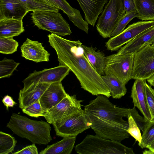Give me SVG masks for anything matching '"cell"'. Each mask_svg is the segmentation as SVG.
Returning <instances> with one entry per match:
<instances>
[{"label": "cell", "mask_w": 154, "mask_h": 154, "mask_svg": "<svg viewBox=\"0 0 154 154\" xmlns=\"http://www.w3.org/2000/svg\"><path fill=\"white\" fill-rule=\"evenodd\" d=\"M136 10L129 12H126L125 15L119 22L116 29L112 33L111 36H115L122 32L125 29L128 24L133 18L136 17Z\"/></svg>", "instance_id": "31"}, {"label": "cell", "mask_w": 154, "mask_h": 154, "mask_svg": "<svg viewBox=\"0 0 154 154\" xmlns=\"http://www.w3.org/2000/svg\"><path fill=\"white\" fill-rule=\"evenodd\" d=\"M51 84L43 83L38 85L34 88L19 93V107L21 109L39 100Z\"/></svg>", "instance_id": "21"}, {"label": "cell", "mask_w": 154, "mask_h": 154, "mask_svg": "<svg viewBox=\"0 0 154 154\" xmlns=\"http://www.w3.org/2000/svg\"><path fill=\"white\" fill-rule=\"evenodd\" d=\"M146 148L149 149V150H145L143 152L144 154H154V140L148 145Z\"/></svg>", "instance_id": "38"}, {"label": "cell", "mask_w": 154, "mask_h": 154, "mask_svg": "<svg viewBox=\"0 0 154 154\" xmlns=\"http://www.w3.org/2000/svg\"><path fill=\"white\" fill-rule=\"evenodd\" d=\"M7 127L16 135L27 139L32 143L46 145L52 140L51 127L47 122L33 120L13 113Z\"/></svg>", "instance_id": "3"}, {"label": "cell", "mask_w": 154, "mask_h": 154, "mask_svg": "<svg viewBox=\"0 0 154 154\" xmlns=\"http://www.w3.org/2000/svg\"></svg>", "instance_id": "43"}, {"label": "cell", "mask_w": 154, "mask_h": 154, "mask_svg": "<svg viewBox=\"0 0 154 154\" xmlns=\"http://www.w3.org/2000/svg\"><path fill=\"white\" fill-rule=\"evenodd\" d=\"M154 42V26L139 34L119 49L116 54L121 55L135 53L144 47L152 45Z\"/></svg>", "instance_id": "17"}, {"label": "cell", "mask_w": 154, "mask_h": 154, "mask_svg": "<svg viewBox=\"0 0 154 154\" xmlns=\"http://www.w3.org/2000/svg\"><path fill=\"white\" fill-rule=\"evenodd\" d=\"M50 45L55 50L59 65L67 66L75 74L81 88L93 95H103L109 98L110 91L83 52L82 43L72 41L53 33L48 35Z\"/></svg>", "instance_id": "2"}, {"label": "cell", "mask_w": 154, "mask_h": 154, "mask_svg": "<svg viewBox=\"0 0 154 154\" xmlns=\"http://www.w3.org/2000/svg\"><path fill=\"white\" fill-rule=\"evenodd\" d=\"M76 136H65L61 140L47 146L40 154H70L74 147Z\"/></svg>", "instance_id": "22"}, {"label": "cell", "mask_w": 154, "mask_h": 154, "mask_svg": "<svg viewBox=\"0 0 154 154\" xmlns=\"http://www.w3.org/2000/svg\"><path fill=\"white\" fill-rule=\"evenodd\" d=\"M38 149L35 144L28 146L20 150L13 153L14 154H38Z\"/></svg>", "instance_id": "35"}, {"label": "cell", "mask_w": 154, "mask_h": 154, "mask_svg": "<svg viewBox=\"0 0 154 154\" xmlns=\"http://www.w3.org/2000/svg\"><path fill=\"white\" fill-rule=\"evenodd\" d=\"M108 98L99 95L85 106L84 110L88 125L96 135L121 142L130 136L127 131L128 121L124 120L123 117L128 118L132 116L140 129L146 122L139 114L135 106L132 109L117 107Z\"/></svg>", "instance_id": "1"}, {"label": "cell", "mask_w": 154, "mask_h": 154, "mask_svg": "<svg viewBox=\"0 0 154 154\" xmlns=\"http://www.w3.org/2000/svg\"><path fill=\"white\" fill-rule=\"evenodd\" d=\"M147 81L150 86H153L154 88V73L147 80Z\"/></svg>", "instance_id": "39"}, {"label": "cell", "mask_w": 154, "mask_h": 154, "mask_svg": "<svg viewBox=\"0 0 154 154\" xmlns=\"http://www.w3.org/2000/svg\"><path fill=\"white\" fill-rule=\"evenodd\" d=\"M128 119V127L127 132L133 137L136 141L138 142L139 145L142 140V137L140 129L136 121L132 116H129Z\"/></svg>", "instance_id": "33"}, {"label": "cell", "mask_w": 154, "mask_h": 154, "mask_svg": "<svg viewBox=\"0 0 154 154\" xmlns=\"http://www.w3.org/2000/svg\"><path fill=\"white\" fill-rule=\"evenodd\" d=\"M44 0L46 2H47L49 4H51V5H55V6H56L50 0Z\"/></svg>", "instance_id": "40"}, {"label": "cell", "mask_w": 154, "mask_h": 154, "mask_svg": "<svg viewBox=\"0 0 154 154\" xmlns=\"http://www.w3.org/2000/svg\"><path fill=\"white\" fill-rule=\"evenodd\" d=\"M137 17L145 21H154V0H133Z\"/></svg>", "instance_id": "25"}, {"label": "cell", "mask_w": 154, "mask_h": 154, "mask_svg": "<svg viewBox=\"0 0 154 154\" xmlns=\"http://www.w3.org/2000/svg\"><path fill=\"white\" fill-rule=\"evenodd\" d=\"M21 56L27 60L36 63L48 62L50 54L42 43L27 38L20 47Z\"/></svg>", "instance_id": "14"}, {"label": "cell", "mask_w": 154, "mask_h": 154, "mask_svg": "<svg viewBox=\"0 0 154 154\" xmlns=\"http://www.w3.org/2000/svg\"><path fill=\"white\" fill-rule=\"evenodd\" d=\"M70 71L67 66L63 65L40 71L35 70L23 81V87L20 91L32 90L41 83L61 82Z\"/></svg>", "instance_id": "8"}, {"label": "cell", "mask_w": 154, "mask_h": 154, "mask_svg": "<svg viewBox=\"0 0 154 154\" xmlns=\"http://www.w3.org/2000/svg\"><path fill=\"white\" fill-rule=\"evenodd\" d=\"M134 53L114 54L106 56L105 75H112L126 85L132 79Z\"/></svg>", "instance_id": "7"}, {"label": "cell", "mask_w": 154, "mask_h": 154, "mask_svg": "<svg viewBox=\"0 0 154 154\" xmlns=\"http://www.w3.org/2000/svg\"><path fill=\"white\" fill-rule=\"evenodd\" d=\"M152 45H154V43H153V44Z\"/></svg>", "instance_id": "41"}, {"label": "cell", "mask_w": 154, "mask_h": 154, "mask_svg": "<svg viewBox=\"0 0 154 154\" xmlns=\"http://www.w3.org/2000/svg\"><path fill=\"white\" fill-rule=\"evenodd\" d=\"M22 110L24 113L30 116L37 118L39 116H43L44 114L39 100Z\"/></svg>", "instance_id": "32"}, {"label": "cell", "mask_w": 154, "mask_h": 154, "mask_svg": "<svg viewBox=\"0 0 154 154\" xmlns=\"http://www.w3.org/2000/svg\"><path fill=\"white\" fill-rule=\"evenodd\" d=\"M68 95L61 82L51 84L39 99L43 112L45 113Z\"/></svg>", "instance_id": "13"}, {"label": "cell", "mask_w": 154, "mask_h": 154, "mask_svg": "<svg viewBox=\"0 0 154 154\" xmlns=\"http://www.w3.org/2000/svg\"><path fill=\"white\" fill-rule=\"evenodd\" d=\"M28 12L19 0H0V20L8 19L23 20Z\"/></svg>", "instance_id": "16"}, {"label": "cell", "mask_w": 154, "mask_h": 154, "mask_svg": "<svg viewBox=\"0 0 154 154\" xmlns=\"http://www.w3.org/2000/svg\"><path fill=\"white\" fill-rule=\"evenodd\" d=\"M52 124L56 135L63 137L69 136L76 137L90 128L84 110L82 109Z\"/></svg>", "instance_id": "9"}, {"label": "cell", "mask_w": 154, "mask_h": 154, "mask_svg": "<svg viewBox=\"0 0 154 154\" xmlns=\"http://www.w3.org/2000/svg\"><path fill=\"white\" fill-rule=\"evenodd\" d=\"M154 47V45H152Z\"/></svg>", "instance_id": "42"}, {"label": "cell", "mask_w": 154, "mask_h": 154, "mask_svg": "<svg viewBox=\"0 0 154 154\" xmlns=\"http://www.w3.org/2000/svg\"><path fill=\"white\" fill-rule=\"evenodd\" d=\"M33 23L39 29L58 36L70 35V26L58 11L35 10L31 13Z\"/></svg>", "instance_id": "5"}, {"label": "cell", "mask_w": 154, "mask_h": 154, "mask_svg": "<svg viewBox=\"0 0 154 154\" xmlns=\"http://www.w3.org/2000/svg\"><path fill=\"white\" fill-rule=\"evenodd\" d=\"M125 13L122 0H109L99 17L96 26L100 35L104 38H110Z\"/></svg>", "instance_id": "6"}, {"label": "cell", "mask_w": 154, "mask_h": 154, "mask_svg": "<svg viewBox=\"0 0 154 154\" xmlns=\"http://www.w3.org/2000/svg\"><path fill=\"white\" fill-rule=\"evenodd\" d=\"M23 20L13 19L0 20V38L13 37L24 31Z\"/></svg>", "instance_id": "23"}, {"label": "cell", "mask_w": 154, "mask_h": 154, "mask_svg": "<svg viewBox=\"0 0 154 154\" xmlns=\"http://www.w3.org/2000/svg\"><path fill=\"white\" fill-rule=\"evenodd\" d=\"M154 73V47L147 46L135 53L132 79L147 80Z\"/></svg>", "instance_id": "10"}, {"label": "cell", "mask_w": 154, "mask_h": 154, "mask_svg": "<svg viewBox=\"0 0 154 154\" xmlns=\"http://www.w3.org/2000/svg\"><path fill=\"white\" fill-rule=\"evenodd\" d=\"M154 26V21H144L129 25L119 34L112 37L106 43L107 49L116 51L146 30Z\"/></svg>", "instance_id": "11"}, {"label": "cell", "mask_w": 154, "mask_h": 154, "mask_svg": "<svg viewBox=\"0 0 154 154\" xmlns=\"http://www.w3.org/2000/svg\"><path fill=\"white\" fill-rule=\"evenodd\" d=\"M146 80L135 79L132 86L131 97L134 106L143 114L146 122L150 121V114L148 108L146 97L145 84Z\"/></svg>", "instance_id": "15"}, {"label": "cell", "mask_w": 154, "mask_h": 154, "mask_svg": "<svg viewBox=\"0 0 154 154\" xmlns=\"http://www.w3.org/2000/svg\"><path fill=\"white\" fill-rule=\"evenodd\" d=\"M18 43L13 37L0 38V52L5 54H12L16 52Z\"/></svg>", "instance_id": "30"}, {"label": "cell", "mask_w": 154, "mask_h": 154, "mask_svg": "<svg viewBox=\"0 0 154 154\" xmlns=\"http://www.w3.org/2000/svg\"><path fill=\"white\" fill-rule=\"evenodd\" d=\"M26 8L29 11L35 10H51L59 11L56 6L47 2L44 0H19Z\"/></svg>", "instance_id": "26"}, {"label": "cell", "mask_w": 154, "mask_h": 154, "mask_svg": "<svg viewBox=\"0 0 154 154\" xmlns=\"http://www.w3.org/2000/svg\"><path fill=\"white\" fill-rule=\"evenodd\" d=\"M2 101L6 106L7 110L9 107H12L17 104L13 98L8 95L5 96L2 99Z\"/></svg>", "instance_id": "36"}, {"label": "cell", "mask_w": 154, "mask_h": 154, "mask_svg": "<svg viewBox=\"0 0 154 154\" xmlns=\"http://www.w3.org/2000/svg\"><path fill=\"white\" fill-rule=\"evenodd\" d=\"M82 100H77L75 95H68L60 102L44 113V117L49 124L63 119L81 110Z\"/></svg>", "instance_id": "12"}, {"label": "cell", "mask_w": 154, "mask_h": 154, "mask_svg": "<svg viewBox=\"0 0 154 154\" xmlns=\"http://www.w3.org/2000/svg\"><path fill=\"white\" fill-rule=\"evenodd\" d=\"M101 77L112 98L119 99L125 95L127 92L126 85L116 77L112 74L105 75Z\"/></svg>", "instance_id": "24"}, {"label": "cell", "mask_w": 154, "mask_h": 154, "mask_svg": "<svg viewBox=\"0 0 154 154\" xmlns=\"http://www.w3.org/2000/svg\"><path fill=\"white\" fill-rule=\"evenodd\" d=\"M88 24L94 26L99 14L108 0H76Z\"/></svg>", "instance_id": "18"}, {"label": "cell", "mask_w": 154, "mask_h": 154, "mask_svg": "<svg viewBox=\"0 0 154 154\" xmlns=\"http://www.w3.org/2000/svg\"><path fill=\"white\" fill-rule=\"evenodd\" d=\"M80 154H134L132 148L121 142L103 138L97 135L88 134L75 147Z\"/></svg>", "instance_id": "4"}, {"label": "cell", "mask_w": 154, "mask_h": 154, "mask_svg": "<svg viewBox=\"0 0 154 154\" xmlns=\"http://www.w3.org/2000/svg\"><path fill=\"white\" fill-rule=\"evenodd\" d=\"M145 88L147 104L151 116L150 121H154V89L146 82Z\"/></svg>", "instance_id": "34"}, {"label": "cell", "mask_w": 154, "mask_h": 154, "mask_svg": "<svg viewBox=\"0 0 154 154\" xmlns=\"http://www.w3.org/2000/svg\"><path fill=\"white\" fill-rule=\"evenodd\" d=\"M142 131L141 142L139 145L143 148L154 140V121L146 122Z\"/></svg>", "instance_id": "28"}, {"label": "cell", "mask_w": 154, "mask_h": 154, "mask_svg": "<svg viewBox=\"0 0 154 154\" xmlns=\"http://www.w3.org/2000/svg\"><path fill=\"white\" fill-rule=\"evenodd\" d=\"M19 64L13 60L5 58L0 61V78L10 77Z\"/></svg>", "instance_id": "29"}, {"label": "cell", "mask_w": 154, "mask_h": 154, "mask_svg": "<svg viewBox=\"0 0 154 154\" xmlns=\"http://www.w3.org/2000/svg\"><path fill=\"white\" fill-rule=\"evenodd\" d=\"M68 16L69 20L78 28L88 33V23L83 20L79 11L72 7L66 0H50Z\"/></svg>", "instance_id": "19"}, {"label": "cell", "mask_w": 154, "mask_h": 154, "mask_svg": "<svg viewBox=\"0 0 154 154\" xmlns=\"http://www.w3.org/2000/svg\"><path fill=\"white\" fill-rule=\"evenodd\" d=\"M15 138L10 134L0 132V154H8L13 151L17 143Z\"/></svg>", "instance_id": "27"}, {"label": "cell", "mask_w": 154, "mask_h": 154, "mask_svg": "<svg viewBox=\"0 0 154 154\" xmlns=\"http://www.w3.org/2000/svg\"><path fill=\"white\" fill-rule=\"evenodd\" d=\"M81 47L84 54L94 69L100 75H104L106 56L91 46L82 45Z\"/></svg>", "instance_id": "20"}, {"label": "cell", "mask_w": 154, "mask_h": 154, "mask_svg": "<svg viewBox=\"0 0 154 154\" xmlns=\"http://www.w3.org/2000/svg\"><path fill=\"white\" fill-rule=\"evenodd\" d=\"M126 12H129L135 10L133 0H122Z\"/></svg>", "instance_id": "37"}]
</instances>
